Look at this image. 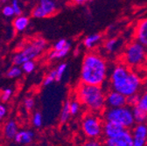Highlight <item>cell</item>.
I'll use <instances>...</instances> for the list:
<instances>
[{
  "mask_svg": "<svg viewBox=\"0 0 147 146\" xmlns=\"http://www.w3.org/2000/svg\"><path fill=\"white\" fill-rule=\"evenodd\" d=\"M125 129H123V127L113 123V122H104L103 123V137L105 139L108 138H112L119 134H121Z\"/></svg>",
  "mask_w": 147,
  "mask_h": 146,
  "instance_id": "obj_12",
  "label": "cell"
},
{
  "mask_svg": "<svg viewBox=\"0 0 147 146\" xmlns=\"http://www.w3.org/2000/svg\"><path fill=\"white\" fill-rule=\"evenodd\" d=\"M147 60V50L138 41L129 44L123 53V63L129 67H138Z\"/></svg>",
  "mask_w": 147,
  "mask_h": 146,
  "instance_id": "obj_7",
  "label": "cell"
},
{
  "mask_svg": "<svg viewBox=\"0 0 147 146\" xmlns=\"http://www.w3.org/2000/svg\"><path fill=\"white\" fill-rule=\"evenodd\" d=\"M102 40V35L101 33H92L84 38L82 41V45L87 50L92 51L97 45L101 43Z\"/></svg>",
  "mask_w": 147,
  "mask_h": 146,
  "instance_id": "obj_13",
  "label": "cell"
},
{
  "mask_svg": "<svg viewBox=\"0 0 147 146\" xmlns=\"http://www.w3.org/2000/svg\"><path fill=\"white\" fill-rule=\"evenodd\" d=\"M47 41L43 38H37L26 45L20 52L15 53L12 57L13 66H21L26 61L37 59L44 52L47 48Z\"/></svg>",
  "mask_w": 147,
  "mask_h": 146,
  "instance_id": "obj_5",
  "label": "cell"
},
{
  "mask_svg": "<svg viewBox=\"0 0 147 146\" xmlns=\"http://www.w3.org/2000/svg\"><path fill=\"white\" fill-rule=\"evenodd\" d=\"M67 63H61L60 65H58V67H56V81H61V79L63 78L65 73L67 71Z\"/></svg>",
  "mask_w": 147,
  "mask_h": 146,
  "instance_id": "obj_25",
  "label": "cell"
},
{
  "mask_svg": "<svg viewBox=\"0 0 147 146\" xmlns=\"http://www.w3.org/2000/svg\"><path fill=\"white\" fill-rule=\"evenodd\" d=\"M18 132V127L14 120H10L5 124L3 133L6 139L8 140L14 139Z\"/></svg>",
  "mask_w": 147,
  "mask_h": 146,
  "instance_id": "obj_15",
  "label": "cell"
},
{
  "mask_svg": "<svg viewBox=\"0 0 147 146\" xmlns=\"http://www.w3.org/2000/svg\"><path fill=\"white\" fill-rule=\"evenodd\" d=\"M30 23V19L26 16L21 15V16H18L16 17L15 19L12 21V26L14 27V29L18 32H21L23 31H25L27 26H29Z\"/></svg>",
  "mask_w": 147,
  "mask_h": 146,
  "instance_id": "obj_17",
  "label": "cell"
},
{
  "mask_svg": "<svg viewBox=\"0 0 147 146\" xmlns=\"http://www.w3.org/2000/svg\"><path fill=\"white\" fill-rule=\"evenodd\" d=\"M38 5L42 9L44 14L46 15V17L54 14L58 8L57 3L55 1H53V0H41Z\"/></svg>",
  "mask_w": 147,
  "mask_h": 146,
  "instance_id": "obj_16",
  "label": "cell"
},
{
  "mask_svg": "<svg viewBox=\"0 0 147 146\" xmlns=\"http://www.w3.org/2000/svg\"><path fill=\"white\" fill-rule=\"evenodd\" d=\"M142 91H147V78L143 81L142 83Z\"/></svg>",
  "mask_w": 147,
  "mask_h": 146,
  "instance_id": "obj_38",
  "label": "cell"
},
{
  "mask_svg": "<svg viewBox=\"0 0 147 146\" xmlns=\"http://www.w3.org/2000/svg\"><path fill=\"white\" fill-rule=\"evenodd\" d=\"M12 93H13V91L11 88H5L1 95V101L3 102H6L7 101H9V99L12 96Z\"/></svg>",
  "mask_w": 147,
  "mask_h": 146,
  "instance_id": "obj_34",
  "label": "cell"
},
{
  "mask_svg": "<svg viewBox=\"0 0 147 146\" xmlns=\"http://www.w3.org/2000/svg\"><path fill=\"white\" fill-rule=\"evenodd\" d=\"M109 75V65L99 52L90 51L85 54L81 67L80 83L102 87Z\"/></svg>",
  "mask_w": 147,
  "mask_h": 146,
  "instance_id": "obj_2",
  "label": "cell"
},
{
  "mask_svg": "<svg viewBox=\"0 0 147 146\" xmlns=\"http://www.w3.org/2000/svg\"><path fill=\"white\" fill-rule=\"evenodd\" d=\"M136 41L140 43L147 50V19L140 20L135 30Z\"/></svg>",
  "mask_w": 147,
  "mask_h": 146,
  "instance_id": "obj_11",
  "label": "cell"
},
{
  "mask_svg": "<svg viewBox=\"0 0 147 146\" xmlns=\"http://www.w3.org/2000/svg\"><path fill=\"white\" fill-rule=\"evenodd\" d=\"M70 100L66 101L63 103L62 108H61V115H60V123L61 124H64L66 123L69 118H70Z\"/></svg>",
  "mask_w": 147,
  "mask_h": 146,
  "instance_id": "obj_20",
  "label": "cell"
},
{
  "mask_svg": "<svg viewBox=\"0 0 147 146\" xmlns=\"http://www.w3.org/2000/svg\"><path fill=\"white\" fill-rule=\"evenodd\" d=\"M103 123L100 114L87 111L82 119V131L88 139L100 140L103 137Z\"/></svg>",
  "mask_w": 147,
  "mask_h": 146,
  "instance_id": "obj_6",
  "label": "cell"
},
{
  "mask_svg": "<svg viewBox=\"0 0 147 146\" xmlns=\"http://www.w3.org/2000/svg\"><path fill=\"white\" fill-rule=\"evenodd\" d=\"M119 43H120V40L117 38L109 39L105 41V43L103 45V48L107 52L112 53V52H115L118 49Z\"/></svg>",
  "mask_w": 147,
  "mask_h": 146,
  "instance_id": "obj_21",
  "label": "cell"
},
{
  "mask_svg": "<svg viewBox=\"0 0 147 146\" xmlns=\"http://www.w3.org/2000/svg\"><path fill=\"white\" fill-rule=\"evenodd\" d=\"M34 105H35V102L33 100V98L32 97H27L25 99L24 101V106L25 108L27 109V110H31L34 108Z\"/></svg>",
  "mask_w": 147,
  "mask_h": 146,
  "instance_id": "obj_36",
  "label": "cell"
},
{
  "mask_svg": "<svg viewBox=\"0 0 147 146\" xmlns=\"http://www.w3.org/2000/svg\"><path fill=\"white\" fill-rule=\"evenodd\" d=\"M103 146H133V139L131 131L124 130L118 136L104 140Z\"/></svg>",
  "mask_w": 147,
  "mask_h": 146,
  "instance_id": "obj_8",
  "label": "cell"
},
{
  "mask_svg": "<svg viewBox=\"0 0 147 146\" xmlns=\"http://www.w3.org/2000/svg\"><path fill=\"white\" fill-rule=\"evenodd\" d=\"M32 17H35V19H43V17H46V15L44 14L40 6L37 5L32 10Z\"/></svg>",
  "mask_w": 147,
  "mask_h": 146,
  "instance_id": "obj_29",
  "label": "cell"
},
{
  "mask_svg": "<svg viewBox=\"0 0 147 146\" xmlns=\"http://www.w3.org/2000/svg\"><path fill=\"white\" fill-rule=\"evenodd\" d=\"M138 107L147 113V91H142L139 94V102Z\"/></svg>",
  "mask_w": 147,
  "mask_h": 146,
  "instance_id": "obj_24",
  "label": "cell"
},
{
  "mask_svg": "<svg viewBox=\"0 0 147 146\" xmlns=\"http://www.w3.org/2000/svg\"><path fill=\"white\" fill-rule=\"evenodd\" d=\"M138 102H139V94L133 95V96H131L127 97V106L131 107V108H132L133 107L138 106Z\"/></svg>",
  "mask_w": 147,
  "mask_h": 146,
  "instance_id": "obj_31",
  "label": "cell"
},
{
  "mask_svg": "<svg viewBox=\"0 0 147 146\" xmlns=\"http://www.w3.org/2000/svg\"><path fill=\"white\" fill-rule=\"evenodd\" d=\"M35 62L33 61H26L25 63H23L21 65V69L23 72H25L26 74H31L32 72L34 71L35 69Z\"/></svg>",
  "mask_w": 147,
  "mask_h": 146,
  "instance_id": "obj_28",
  "label": "cell"
},
{
  "mask_svg": "<svg viewBox=\"0 0 147 146\" xmlns=\"http://www.w3.org/2000/svg\"><path fill=\"white\" fill-rule=\"evenodd\" d=\"M22 69L20 67L18 66H12L7 72V77L9 78H11V79H14V78H18V77H20L22 75Z\"/></svg>",
  "mask_w": 147,
  "mask_h": 146,
  "instance_id": "obj_22",
  "label": "cell"
},
{
  "mask_svg": "<svg viewBox=\"0 0 147 146\" xmlns=\"http://www.w3.org/2000/svg\"><path fill=\"white\" fill-rule=\"evenodd\" d=\"M82 104L77 99H74L70 101V114L71 116H76L81 110Z\"/></svg>",
  "mask_w": 147,
  "mask_h": 146,
  "instance_id": "obj_23",
  "label": "cell"
},
{
  "mask_svg": "<svg viewBox=\"0 0 147 146\" xmlns=\"http://www.w3.org/2000/svg\"><path fill=\"white\" fill-rule=\"evenodd\" d=\"M32 124L35 128H40L42 126L43 123V117L40 112H35L32 116Z\"/></svg>",
  "mask_w": 147,
  "mask_h": 146,
  "instance_id": "obj_27",
  "label": "cell"
},
{
  "mask_svg": "<svg viewBox=\"0 0 147 146\" xmlns=\"http://www.w3.org/2000/svg\"><path fill=\"white\" fill-rule=\"evenodd\" d=\"M11 5L14 11V13H15V16L18 17V16H21L22 13H23V10H22V6L20 5V2L18 1V0H12L11 2Z\"/></svg>",
  "mask_w": 147,
  "mask_h": 146,
  "instance_id": "obj_30",
  "label": "cell"
},
{
  "mask_svg": "<svg viewBox=\"0 0 147 146\" xmlns=\"http://www.w3.org/2000/svg\"><path fill=\"white\" fill-rule=\"evenodd\" d=\"M106 92L102 87L80 83L76 88V99L88 112L102 114L106 108Z\"/></svg>",
  "mask_w": 147,
  "mask_h": 146,
  "instance_id": "obj_3",
  "label": "cell"
},
{
  "mask_svg": "<svg viewBox=\"0 0 147 146\" xmlns=\"http://www.w3.org/2000/svg\"><path fill=\"white\" fill-rule=\"evenodd\" d=\"M109 75L110 90L117 91L125 97L142 92L143 80L140 75L123 62L116 64Z\"/></svg>",
  "mask_w": 147,
  "mask_h": 146,
  "instance_id": "obj_1",
  "label": "cell"
},
{
  "mask_svg": "<svg viewBox=\"0 0 147 146\" xmlns=\"http://www.w3.org/2000/svg\"><path fill=\"white\" fill-rule=\"evenodd\" d=\"M105 105L108 108H116L127 106V97L114 90H108L105 96Z\"/></svg>",
  "mask_w": 147,
  "mask_h": 146,
  "instance_id": "obj_9",
  "label": "cell"
},
{
  "mask_svg": "<svg viewBox=\"0 0 147 146\" xmlns=\"http://www.w3.org/2000/svg\"><path fill=\"white\" fill-rule=\"evenodd\" d=\"M7 114V108L5 104L0 103V121L5 118V116Z\"/></svg>",
  "mask_w": 147,
  "mask_h": 146,
  "instance_id": "obj_37",
  "label": "cell"
},
{
  "mask_svg": "<svg viewBox=\"0 0 147 146\" xmlns=\"http://www.w3.org/2000/svg\"><path fill=\"white\" fill-rule=\"evenodd\" d=\"M71 50V43L68 42L67 44V46L61 51H54V50H52L49 54H48V59L51 60V61H53V60H60V59H62L64 57H66L68 52H70Z\"/></svg>",
  "mask_w": 147,
  "mask_h": 146,
  "instance_id": "obj_19",
  "label": "cell"
},
{
  "mask_svg": "<svg viewBox=\"0 0 147 146\" xmlns=\"http://www.w3.org/2000/svg\"><path fill=\"white\" fill-rule=\"evenodd\" d=\"M2 14L6 17H11L13 16H15L14 11L11 7V5H5L3 8H2Z\"/></svg>",
  "mask_w": 147,
  "mask_h": 146,
  "instance_id": "obj_32",
  "label": "cell"
},
{
  "mask_svg": "<svg viewBox=\"0 0 147 146\" xmlns=\"http://www.w3.org/2000/svg\"><path fill=\"white\" fill-rule=\"evenodd\" d=\"M86 1H83V0H78V1H76V4L77 5H81V4H85Z\"/></svg>",
  "mask_w": 147,
  "mask_h": 146,
  "instance_id": "obj_39",
  "label": "cell"
},
{
  "mask_svg": "<svg viewBox=\"0 0 147 146\" xmlns=\"http://www.w3.org/2000/svg\"><path fill=\"white\" fill-rule=\"evenodd\" d=\"M133 118L136 124H147V113L138 106L132 108Z\"/></svg>",
  "mask_w": 147,
  "mask_h": 146,
  "instance_id": "obj_18",
  "label": "cell"
},
{
  "mask_svg": "<svg viewBox=\"0 0 147 146\" xmlns=\"http://www.w3.org/2000/svg\"><path fill=\"white\" fill-rule=\"evenodd\" d=\"M34 139V133L30 130L18 131L14 140L16 143L20 144H30Z\"/></svg>",
  "mask_w": 147,
  "mask_h": 146,
  "instance_id": "obj_14",
  "label": "cell"
},
{
  "mask_svg": "<svg viewBox=\"0 0 147 146\" xmlns=\"http://www.w3.org/2000/svg\"><path fill=\"white\" fill-rule=\"evenodd\" d=\"M103 122H109L116 123L125 130L131 131L136 125L132 108L129 106H124L116 108H106L101 114Z\"/></svg>",
  "mask_w": 147,
  "mask_h": 146,
  "instance_id": "obj_4",
  "label": "cell"
},
{
  "mask_svg": "<svg viewBox=\"0 0 147 146\" xmlns=\"http://www.w3.org/2000/svg\"><path fill=\"white\" fill-rule=\"evenodd\" d=\"M81 146H103L102 142L100 140H92V139H88Z\"/></svg>",
  "mask_w": 147,
  "mask_h": 146,
  "instance_id": "obj_35",
  "label": "cell"
},
{
  "mask_svg": "<svg viewBox=\"0 0 147 146\" xmlns=\"http://www.w3.org/2000/svg\"><path fill=\"white\" fill-rule=\"evenodd\" d=\"M68 43V41L66 40V39H61V40H59L56 43H55L54 45H53V50H54V51H61V50H62L66 46H67V44Z\"/></svg>",
  "mask_w": 147,
  "mask_h": 146,
  "instance_id": "obj_33",
  "label": "cell"
},
{
  "mask_svg": "<svg viewBox=\"0 0 147 146\" xmlns=\"http://www.w3.org/2000/svg\"><path fill=\"white\" fill-rule=\"evenodd\" d=\"M79 52H80V47H77L76 50L75 51V55H79Z\"/></svg>",
  "mask_w": 147,
  "mask_h": 146,
  "instance_id": "obj_40",
  "label": "cell"
},
{
  "mask_svg": "<svg viewBox=\"0 0 147 146\" xmlns=\"http://www.w3.org/2000/svg\"><path fill=\"white\" fill-rule=\"evenodd\" d=\"M133 146H146L147 143V124H136L131 130Z\"/></svg>",
  "mask_w": 147,
  "mask_h": 146,
  "instance_id": "obj_10",
  "label": "cell"
},
{
  "mask_svg": "<svg viewBox=\"0 0 147 146\" xmlns=\"http://www.w3.org/2000/svg\"><path fill=\"white\" fill-rule=\"evenodd\" d=\"M55 81H56V70L53 69L48 73V75L45 77V79L43 81V85L46 86V87L49 86L52 83H53Z\"/></svg>",
  "mask_w": 147,
  "mask_h": 146,
  "instance_id": "obj_26",
  "label": "cell"
}]
</instances>
